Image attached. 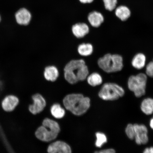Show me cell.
Wrapping results in <instances>:
<instances>
[{
    "mask_svg": "<svg viewBox=\"0 0 153 153\" xmlns=\"http://www.w3.org/2000/svg\"><path fill=\"white\" fill-rule=\"evenodd\" d=\"M65 108L74 115L82 116L85 114L91 107V99L79 93L67 95L63 100Z\"/></svg>",
    "mask_w": 153,
    "mask_h": 153,
    "instance_id": "1",
    "label": "cell"
},
{
    "mask_svg": "<svg viewBox=\"0 0 153 153\" xmlns=\"http://www.w3.org/2000/svg\"><path fill=\"white\" fill-rule=\"evenodd\" d=\"M60 131V126L56 121L46 118L43 120L42 125L36 130L35 135L39 140L49 142L56 139Z\"/></svg>",
    "mask_w": 153,
    "mask_h": 153,
    "instance_id": "2",
    "label": "cell"
},
{
    "mask_svg": "<svg viewBox=\"0 0 153 153\" xmlns=\"http://www.w3.org/2000/svg\"><path fill=\"white\" fill-rule=\"evenodd\" d=\"M97 64L101 69L108 73L120 71L123 68V59L118 54L107 53L97 61Z\"/></svg>",
    "mask_w": 153,
    "mask_h": 153,
    "instance_id": "3",
    "label": "cell"
},
{
    "mask_svg": "<svg viewBox=\"0 0 153 153\" xmlns=\"http://www.w3.org/2000/svg\"><path fill=\"white\" fill-rule=\"evenodd\" d=\"M125 94L123 88L117 84L107 83L104 84L99 91L98 95L105 101H114L123 97Z\"/></svg>",
    "mask_w": 153,
    "mask_h": 153,
    "instance_id": "4",
    "label": "cell"
},
{
    "mask_svg": "<svg viewBox=\"0 0 153 153\" xmlns=\"http://www.w3.org/2000/svg\"><path fill=\"white\" fill-rule=\"evenodd\" d=\"M147 76L146 74L140 73L136 76H130L128 80V87L133 92L137 97H140L146 93Z\"/></svg>",
    "mask_w": 153,
    "mask_h": 153,
    "instance_id": "5",
    "label": "cell"
},
{
    "mask_svg": "<svg viewBox=\"0 0 153 153\" xmlns=\"http://www.w3.org/2000/svg\"><path fill=\"white\" fill-rule=\"evenodd\" d=\"M33 104L28 107L29 111L33 115H36L42 112L46 106V101L42 95L36 93L32 96Z\"/></svg>",
    "mask_w": 153,
    "mask_h": 153,
    "instance_id": "6",
    "label": "cell"
},
{
    "mask_svg": "<svg viewBox=\"0 0 153 153\" xmlns=\"http://www.w3.org/2000/svg\"><path fill=\"white\" fill-rule=\"evenodd\" d=\"M135 131V142L138 145H145L149 141L148 131L146 126L143 124H134Z\"/></svg>",
    "mask_w": 153,
    "mask_h": 153,
    "instance_id": "7",
    "label": "cell"
},
{
    "mask_svg": "<svg viewBox=\"0 0 153 153\" xmlns=\"http://www.w3.org/2000/svg\"><path fill=\"white\" fill-rule=\"evenodd\" d=\"M48 153H72L71 147L64 141L57 140L51 143L48 146Z\"/></svg>",
    "mask_w": 153,
    "mask_h": 153,
    "instance_id": "8",
    "label": "cell"
},
{
    "mask_svg": "<svg viewBox=\"0 0 153 153\" xmlns=\"http://www.w3.org/2000/svg\"><path fill=\"white\" fill-rule=\"evenodd\" d=\"M32 18L31 12L25 7L19 9L15 13V20L20 26H28L31 22Z\"/></svg>",
    "mask_w": 153,
    "mask_h": 153,
    "instance_id": "9",
    "label": "cell"
},
{
    "mask_svg": "<svg viewBox=\"0 0 153 153\" xmlns=\"http://www.w3.org/2000/svg\"><path fill=\"white\" fill-rule=\"evenodd\" d=\"M19 102V99L16 96L7 95L3 99L1 102V106L5 111L11 112L15 109Z\"/></svg>",
    "mask_w": 153,
    "mask_h": 153,
    "instance_id": "10",
    "label": "cell"
},
{
    "mask_svg": "<svg viewBox=\"0 0 153 153\" xmlns=\"http://www.w3.org/2000/svg\"><path fill=\"white\" fill-rule=\"evenodd\" d=\"M73 35L78 38H82L89 33L90 29L88 25L85 22H79L74 24L71 27Z\"/></svg>",
    "mask_w": 153,
    "mask_h": 153,
    "instance_id": "11",
    "label": "cell"
},
{
    "mask_svg": "<svg viewBox=\"0 0 153 153\" xmlns=\"http://www.w3.org/2000/svg\"><path fill=\"white\" fill-rule=\"evenodd\" d=\"M88 20L89 24L94 27L97 28L104 22L103 15L97 11H93L88 14Z\"/></svg>",
    "mask_w": 153,
    "mask_h": 153,
    "instance_id": "12",
    "label": "cell"
},
{
    "mask_svg": "<svg viewBox=\"0 0 153 153\" xmlns=\"http://www.w3.org/2000/svg\"><path fill=\"white\" fill-rule=\"evenodd\" d=\"M44 77L48 81H56L59 76V72L57 67L53 65L46 67L43 72Z\"/></svg>",
    "mask_w": 153,
    "mask_h": 153,
    "instance_id": "13",
    "label": "cell"
},
{
    "mask_svg": "<svg viewBox=\"0 0 153 153\" xmlns=\"http://www.w3.org/2000/svg\"><path fill=\"white\" fill-rule=\"evenodd\" d=\"M85 64V61L82 59L72 60L65 65L64 69V71H71L75 73L76 70L78 68Z\"/></svg>",
    "mask_w": 153,
    "mask_h": 153,
    "instance_id": "14",
    "label": "cell"
},
{
    "mask_svg": "<svg viewBox=\"0 0 153 153\" xmlns=\"http://www.w3.org/2000/svg\"><path fill=\"white\" fill-rule=\"evenodd\" d=\"M140 109L143 114L150 115L153 114V99L149 97L145 98L141 102Z\"/></svg>",
    "mask_w": 153,
    "mask_h": 153,
    "instance_id": "15",
    "label": "cell"
},
{
    "mask_svg": "<svg viewBox=\"0 0 153 153\" xmlns=\"http://www.w3.org/2000/svg\"><path fill=\"white\" fill-rule=\"evenodd\" d=\"M146 57L142 53H138L133 57L132 65L137 69L140 70L144 68L146 64Z\"/></svg>",
    "mask_w": 153,
    "mask_h": 153,
    "instance_id": "16",
    "label": "cell"
},
{
    "mask_svg": "<svg viewBox=\"0 0 153 153\" xmlns=\"http://www.w3.org/2000/svg\"><path fill=\"white\" fill-rule=\"evenodd\" d=\"M115 13L116 16L122 21L127 20L131 15V11L125 6L121 5L117 7Z\"/></svg>",
    "mask_w": 153,
    "mask_h": 153,
    "instance_id": "17",
    "label": "cell"
},
{
    "mask_svg": "<svg viewBox=\"0 0 153 153\" xmlns=\"http://www.w3.org/2000/svg\"><path fill=\"white\" fill-rule=\"evenodd\" d=\"M51 112L53 117L57 119H62L65 114V110L62 108L60 104L55 103L51 108Z\"/></svg>",
    "mask_w": 153,
    "mask_h": 153,
    "instance_id": "18",
    "label": "cell"
},
{
    "mask_svg": "<svg viewBox=\"0 0 153 153\" xmlns=\"http://www.w3.org/2000/svg\"><path fill=\"white\" fill-rule=\"evenodd\" d=\"M77 51L81 56H89L93 53V47L91 43H82L78 46Z\"/></svg>",
    "mask_w": 153,
    "mask_h": 153,
    "instance_id": "19",
    "label": "cell"
},
{
    "mask_svg": "<svg viewBox=\"0 0 153 153\" xmlns=\"http://www.w3.org/2000/svg\"><path fill=\"white\" fill-rule=\"evenodd\" d=\"M88 84L92 87L100 85L102 83V78L100 74L94 72L88 76L87 78Z\"/></svg>",
    "mask_w": 153,
    "mask_h": 153,
    "instance_id": "20",
    "label": "cell"
},
{
    "mask_svg": "<svg viewBox=\"0 0 153 153\" xmlns=\"http://www.w3.org/2000/svg\"><path fill=\"white\" fill-rule=\"evenodd\" d=\"M75 73L78 81H85L89 74L88 67L86 64L83 65L76 70Z\"/></svg>",
    "mask_w": 153,
    "mask_h": 153,
    "instance_id": "21",
    "label": "cell"
},
{
    "mask_svg": "<svg viewBox=\"0 0 153 153\" xmlns=\"http://www.w3.org/2000/svg\"><path fill=\"white\" fill-rule=\"evenodd\" d=\"M96 140L95 142L96 147L97 148H101L105 143L108 142V138L104 133L101 132H97L95 133Z\"/></svg>",
    "mask_w": 153,
    "mask_h": 153,
    "instance_id": "22",
    "label": "cell"
},
{
    "mask_svg": "<svg viewBox=\"0 0 153 153\" xmlns=\"http://www.w3.org/2000/svg\"><path fill=\"white\" fill-rule=\"evenodd\" d=\"M64 72L65 79L68 83L74 85L77 83L78 81L75 73L68 71Z\"/></svg>",
    "mask_w": 153,
    "mask_h": 153,
    "instance_id": "23",
    "label": "cell"
},
{
    "mask_svg": "<svg viewBox=\"0 0 153 153\" xmlns=\"http://www.w3.org/2000/svg\"><path fill=\"white\" fill-rule=\"evenodd\" d=\"M125 133L128 138L131 140L134 139L135 131L134 124H128L125 129Z\"/></svg>",
    "mask_w": 153,
    "mask_h": 153,
    "instance_id": "24",
    "label": "cell"
},
{
    "mask_svg": "<svg viewBox=\"0 0 153 153\" xmlns=\"http://www.w3.org/2000/svg\"><path fill=\"white\" fill-rule=\"evenodd\" d=\"M105 7L107 10L112 11L116 8L117 0H103Z\"/></svg>",
    "mask_w": 153,
    "mask_h": 153,
    "instance_id": "25",
    "label": "cell"
},
{
    "mask_svg": "<svg viewBox=\"0 0 153 153\" xmlns=\"http://www.w3.org/2000/svg\"><path fill=\"white\" fill-rule=\"evenodd\" d=\"M146 75L153 78V59L152 62H149L146 67Z\"/></svg>",
    "mask_w": 153,
    "mask_h": 153,
    "instance_id": "26",
    "label": "cell"
},
{
    "mask_svg": "<svg viewBox=\"0 0 153 153\" xmlns=\"http://www.w3.org/2000/svg\"><path fill=\"white\" fill-rule=\"evenodd\" d=\"M94 153H116V152L114 149L109 148L96 151Z\"/></svg>",
    "mask_w": 153,
    "mask_h": 153,
    "instance_id": "27",
    "label": "cell"
},
{
    "mask_svg": "<svg viewBox=\"0 0 153 153\" xmlns=\"http://www.w3.org/2000/svg\"><path fill=\"white\" fill-rule=\"evenodd\" d=\"M79 2L82 4H89L93 3L94 0H78Z\"/></svg>",
    "mask_w": 153,
    "mask_h": 153,
    "instance_id": "28",
    "label": "cell"
},
{
    "mask_svg": "<svg viewBox=\"0 0 153 153\" xmlns=\"http://www.w3.org/2000/svg\"><path fill=\"white\" fill-rule=\"evenodd\" d=\"M143 153H153V146L146 148L143 151Z\"/></svg>",
    "mask_w": 153,
    "mask_h": 153,
    "instance_id": "29",
    "label": "cell"
},
{
    "mask_svg": "<svg viewBox=\"0 0 153 153\" xmlns=\"http://www.w3.org/2000/svg\"><path fill=\"white\" fill-rule=\"evenodd\" d=\"M151 128L153 130V117L151 118L150 120V124H149Z\"/></svg>",
    "mask_w": 153,
    "mask_h": 153,
    "instance_id": "30",
    "label": "cell"
},
{
    "mask_svg": "<svg viewBox=\"0 0 153 153\" xmlns=\"http://www.w3.org/2000/svg\"><path fill=\"white\" fill-rule=\"evenodd\" d=\"M1 15H0V22H1Z\"/></svg>",
    "mask_w": 153,
    "mask_h": 153,
    "instance_id": "31",
    "label": "cell"
}]
</instances>
